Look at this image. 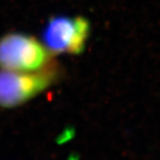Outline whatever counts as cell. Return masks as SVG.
I'll list each match as a JSON object with an SVG mask.
<instances>
[{
    "instance_id": "1",
    "label": "cell",
    "mask_w": 160,
    "mask_h": 160,
    "mask_svg": "<svg viewBox=\"0 0 160 160\" xmlns=\"http://www.w3.org/2000/svg\"><path fill=\"white\" fill-rule=\"evenodd\" d=\"M57 71L51 62L33 72L0 71V106L12 108L25 102L53 83Z\"/></svg>"
},
{
    "instance_id": "2",
    "label": "cell",
    "mask_w": 160,
    "mask_h": 160,
    "mask_svg": "<svg viewBox=\"0 0 160 160\" xmlns=\"http://www.w3.org/2000/svg\"><path fill=\"white\" fill-rule=\"evenodd\" d=\"M51 62L48 51L35 38L13 33L0 39V67L7 71L33 72Z\"/></svg>"
},
{
    "instance_id": "3",
    "label": "cell",
    "mask_w": 160,
    "mask_h": 160,
    "mask_svg": "<svg viewBox=\"0 0 160 160\" xmlns=\"http://www.w3.org/2000/svg\"><path fill=\"white\" fill-rule=\"evenodd\" d=\"M82 18L59 16L49 20L42 33L43 43L49 52L61 53L68 51Z\"/></svg>"
},
{
    "instance_id": "4",
    "label": "cell",
    "mask_w": 160,
    "mask_h": 160,
    "mask_svg": "<svg viewBox=\"0 0 160 160\" xmlns=\"http://www.w3.org/2000/svg\"><path fill=\"white\" fill-rule=\"evenodd\" d=\"M89 23L85 18H82L81 22L79 24V28L73 37V40L69 46L68 52L73 54H79L83 51L85 44L88 37Z\"/></svg>"
},
{
    "instance_id": "5",
    "label": "cell",
    "mask_w": 160,
    "mask_h": 160,
    "mask_svg": "<svg viewBox=\"0 0 160 160\" xmlns=\"http://www.w3.org/2000/svg\"><path fill=\"white\" fill-rule=\"evenodd\" d=\"M73 134H74V131H73V130H72L71 128L67 129L59 137V139H58V142H65L67 140L71 139V138L73 136Z\"/></svg>"
},
{
    "instance_id": "6",
    "label": "cell",
    "mask_w": 160,
    "mask_h": 160,
    "mask_svg": "<svg viewBox=\"0 0 160 160\" xmlns=\"http://www.w3.org/2000/svg\"><path fill=\"white\" fill-rule=\"evenodd\" d=\"M69 160H77V159L75 156H72V157H71V159H70Z\"/></svg>"
}]
</instances>
